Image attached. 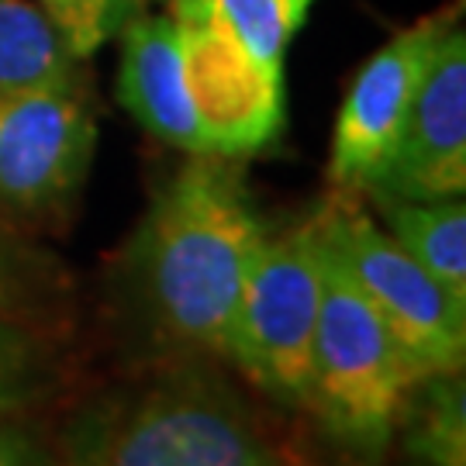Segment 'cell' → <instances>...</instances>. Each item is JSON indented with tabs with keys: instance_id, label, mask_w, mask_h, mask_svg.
<instances>
[{
	"instance_id": "6",
	"label": "cell",
	"mask_w": 466,
	"mask_h": 466,
	"mask_svg": "<svg viewBox=\"0 0 466 466\" xmlns=\"http://www.w3.org/2000/svg\"><path fill=\"white\" fill-rule=\"evenodd\" d=\"M76 466H283L249 411L200 373L149 387Z\"/></svg>"
},
{
	"instance_id": "16",
	"label": "cell",
	"mask_w": 466,
	"mask_h": 466,
	"mask_svg": "<svg viewBox=\"0 0 466 466\" xmlns=\"http://www.w3.org/2000/svg\"><path fill=\"white\" fill-rule=\"evenodd\" d=\"M52 277L38 252L28 249L11 228L0 225V315L38 325V315L52 294Z\"/></svg>"
},
{
	"instance_id": "13",
	"label": "cell",
	"mask_w": 466,
	"mask_h": 466,
	"mask_svg": "<svg viewBox=\"0 0 466 466\" xmlns=\"http://www.w3.org/2000/svg\"><path fill=\"white\" fill-rule=\"evenodd\" d=\"M398 432L421 466H466L463 373H432L418 380Z\"/></svg>"
},
{
	"instance_id": "9",
	"label": "cell",
	"mask_w": 466,
	"mask_h": 466,
	"mask_svg": "<svg viewBox=\"0 0 466 466\" xmlns=\"http://www.w3.org/2000/svg\"><path fill=\"white\" fill-rule=\"evenodd\" d=\"M466 190V35L446 28L425 80L404 115L398 142L367 198L442 200Z\"/></svg>"
},
{
	"instance_id": "7",
	"label": "cell",
	"mask_w": 466,
	"mask_h": 466,
	"mask_svg": "<svg viewBox=\"0 0 466 466\" xmlns=\"http://www.w3.org/2000/svg\"><path fill=\"white\" fill-rule=\"evenodd\" d=\"M97 152V121L73 84L0 90V208L25 218L63 211Z\"/></svg>"
},
{
	"instance_id": "15",
	"label": "cell",
	"mask_w": 466,
	"mask_h": 466,
	"mask_svg": "<svg viewBox=\"0 0 466 466\" xmlns=\"http://www.w3.org/2000/svg\"><path fill=\"white\" fill-rule=\"evenodd\" d=\"M66 35L76 59L94 56L142 11V0H35Z\"/></svg>"
},
{
	"instance_id": "3",
	"label": "cell",
	"mask_w": 466,
	"mask_h": 466,
	"mask_svg": "<svg viewBox=\"0 0 466 466\" xmlns=\"http://www.w3.org/2000/svg\"><path fill=\"white\" fill-rule=\"evenodd\" d=\"M318 249L321 308L308 411H315L335 446L360 456L363 463H377L390 450L404 404L425 373L400 350L387 321L360 294L339 259L321 246V238Z\"/></svg>"
},
{
	"instance_id": "5",
	"label": "cell",
	"mask_w": 466,
	"mask_h": 466,
	"mask_svg": "<svg viewBox=\"0 0 466 466\" xmlns=\"http://www.w3.org/2000/svg\"><path fill=\"white\" fill-rule=\"evenodd\" d=\"M356 198L360 194L335 190L311 218L321 246L350 273L425 377L463 373L466 300L452 298L429 269L418 267Z\"/></svg>"
},
{
	"instance_id": "11",
	"label": "cell",
	"mask_w": 466,
	"mask_h": 466,
	"mask_svg": "<svg viewBox=\"0 0 466 466\" xmlns=\"http://www.w3.org/2000/svg\"><path fill=\"white\" fill-rule=\"evenodd\" d=\"M383 228L400 249L425 267L452 298L466 300V204L463 198L400 200L370 198Z\"/></svg>"
},
{
	"instance_id": "14",
	"label": "cell",
	"mask_w": 466,
	"mask_h": 466,
	"mask_svg": "<svg viewBox=\"0 0 466 466\" xmlns=\"http://www.w3.org/2000/svg\"><path fill=\"white\" fill-rule=\"evenodd\" d=\"M56 387V363L38 325L0 315V418H21Z\"/></svg>"
},
{
	"instance_id": "1",
	"label": "cell",
	"mask_w": 466,
	"mask_h": 466,
	"mask_svg": "<svg viewBox=\"0 0 466 466\" xmlns=\"http://www.w3.org/2000/svg\"><path fill=\"white\" fill-rule=\"evenodd\" d=\"M267 225L235 159L190 156L152 198L132 242L135 283L152 321L225 360L238 294Z\"/></svg>"
},
{
	"instance_id": "2",
	"label": "cell",
	"mask_w": 466,
	"mask_h": 466,
	"mask_svg": "<svg viewBox=\"0 0 466 466\" xmlns=\"http://www.w3.org/2000/svg\"><path fill=\"white\" fill-rule=\"evenodd\" d=\"M315 0H173L208 156L246 159L283 132V56Z\"/></svg>"
},
{
	"instance_id": "8",
	"label": "cell",
	"mask_w": 466,
	"mask_h": 466,
	"mask_svg": "<svg viewBox=\"0 0 466 466\" xmlns=\"http://www.w3.org/2000/svg\"><path fill=\"white\" fill-rule=\"evenodd\" d=\"M446 17H425L408 32L394 35L356 73L339 107L329 149V184L342 194H363L390 156L404 115L415 100L425 69L432 63Z\"/></svg>"
},
{
	"instance_id": "12",
	"label": "cell",
	"mask_w": 466,
	"mask_h": 466,
	"mask_svg": "<svg viewBox=\"0 0 466 466\" xmlns=\"http://www.w3.org/2000/svg\"><path fill=\"white\" fill-rule=\"evenodd\" d=\"M76 63L66 35L35 0H0V90L73 84Z\"/></svg>"
},
{
	"instance_id": "4",
	"label": "cell",
	"mask_w": 466,
	"mask_h": 466,
	"mask_svg": "<svg viewBox=\"0 0 466 466\" xmlns=\"http://www.w3.org/2000/svg\"><path fill=\"white\" fill-rule=\"evenodd\" d=\"M321 308V249L315 221L267 232L252 256L225 360L283 408L308 411Z\"/></svg>"
},
{
	"instance_id": "17",
	"label": "cell",
	"mask_w": 466,
	"mask_h": 466,
	"mask_svg": "<svg viewBox=\"0 0 466 466\" xmlns=\"http://www.w3.org/2000/svg\"><path fill=\"white\" fill-rule=\"evenodd\" d=\"M0 466H59V456L32 425L0 418Z\"/></svg>"
},
{
	"instance_id": "10",
	"label": "cell",
	"mask_w": 466,
	"mask_h": 466,
	"mask_svg": "<svg viewBox=\"0 0 466 466\" xmlns=\"http://www.w3.org/2000/svg\"><path fill=\"white\" fill-rule=\"evenodd\" d=\"M117 100L125 111L187 156H208L184 73L180 28L169 15H138L121 28Z\"/></svg>"
}]
</instances>
